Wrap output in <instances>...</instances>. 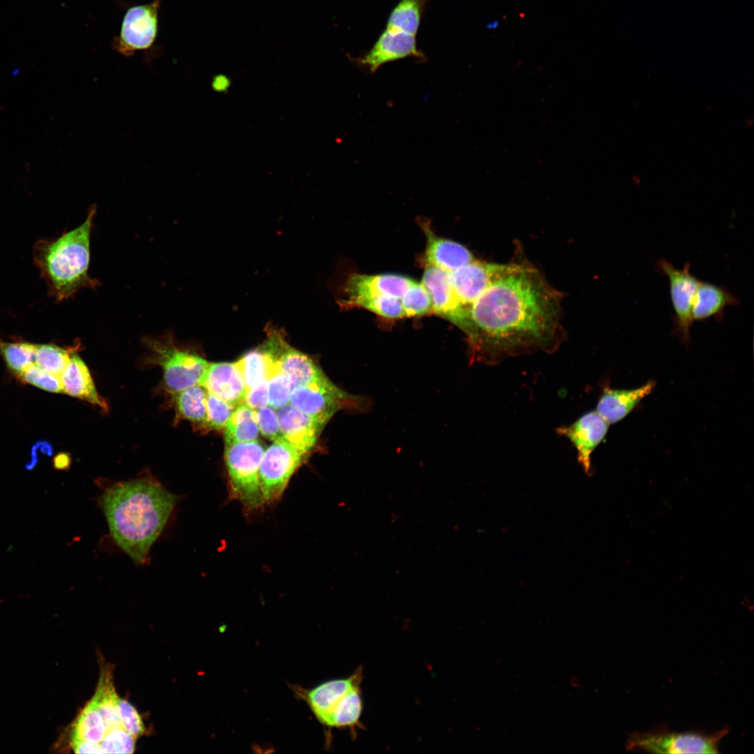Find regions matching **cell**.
Returning <instances> with one entry per match:
<instances>
[{"mask_svg":"<svg viewBox=\"0 0 754 754\" xmlns=\"http://www.w3.org/2000/svg\"><path fill=\"white\" fill-rule=\"evenodd\" d=\"M656 268L658 273L668 279L675 329L680 337L688 341L693 322V298L700 280L690 273L689 263H686L682 269H678L666 259L660 258L656 262Z\"/></svg>","mask_w":754,"mask_h":754,"instance_id":"30bf717a","label":"cell"},{"mask_svg":"<svg viewBox=\"0 0 754 754\" xmlns=\"http://www.w3.org/2000/svg\"><path fill=\"white\" fill-rule=\"evenodd\" d=\"M179 496L150 475L107 487L98 498L114 540L136 564H145Z\"/></svg>","mask_w":754,"mask_h":754,"instance_id":"7a4b0ae2","label":"cell"},{"mask_svg":"<svg viewBox=\"0 0 754 754\" xmlns=\"http://www.w3.org/2000/svg\"><path fill=\"white\" fill-rule=\"evenodd\" d=\"M400 300L405 317L422 316L432 312L430 295L422 283L415 281Z\"/></svg>","mask_w":754,"mask_h":754,"instance_id":"e575fe53","label":"cell"},{"mask_svg":"<svg viewBox=\"0 0 754 754\" xmlns=\"http://www.w3.org/2000/svg\"><path fill=\"white\" fill-rule=\"evenodd\" d=\"M17 378L23 383L32 385L47 392H64L61 376L43 370L35 363L29 365Z\"/></svg>","mask_w":754,"mask_h":754,"instance_id":"d590c367","label":"cell"},{"mask_svg":"<svg viewBox=\"0 0 754 754\" xmlns=\"http://www.w3.org/2000/svg\"><path fill=\"white\" fill-rule=\"evenodd\" d=\"M264 352L267 357L266 380L269 406L277 410L289 404L292 387L288 378L281 371L278 360L265 350Z\"/></svg>","mask_w":754,"mask_h":754,"instance_id":"4dcf8cb0","label":"cell"},{"mask_svg":"<svg viewBox=\"0 0 754 754\" xmlns=\"http://www.w3.org/2000/svg\"><path fill=\"white\" fill-rule=\"evenodd\" d=\"M499 264L473 261L448 273L452 286L461 303L471 310L476 299L488 286Z\"/></svg>","mask_w":754,"mask_h":754,"instance_id":"e0dca14e","label":"cell"},{"mask_svg":"<svg viewBox=\"0 0 754 754\" xmlns=\"http://www.w3.org/2000/svg\"><path fill=\"white\" fill-rule=\"evenodd\" d=\"M244 404L256 410L269 404L268 388L267 380L247 389Z\"/></svg>","mask_w":754,"mask_h":754,"instance_id":"60d3db41","label":"cell"},{"mask_svg":"<svg viewBox=\"0 0 754 754\" xmlns=\"http://www.w3.org/2000/svg\"><path fill=\"white\" fill-rule=\"evenodd\" d=\"M199 384L235 408L244 402L246 386L234 363L208 364Z\"/></svg>","mask_w":754,"mask_h":754,"instance_id":"5bb4252c","label":"cell"},{"mask_svg":"<svg viewBox=\"0 0 754 754\" xmlns=\"http://www.w3.org/2000/svg\"><path fill=\"white\" fill-rule=\"evenodd\" d=\"M415 281L398 274H351L345 285L346 297L387 295L401 299Z\"/></svg>","mask_w":754,"mask_h":754,"instance_id":"ac0fdd59","label":"cell"},{"mask_svg":"<svg viewBox=\"0 0 754 754\" xmlns=\"http://www.w3.org/2000/svg\"><path fill=\"white\" fill-rule=\"evenodd\" d=\"M609 425L596 411H592L572 424L556 429L559 434L566 436L573 444L577 461L586 474L591 471V454L605 437Z\"/></svg>","mask_w":754,"mask_h":754,"instance_id":"4fadbf2b","label":"cell"},{"mask_svg":"<svg viewBox=\"0 0 754 754\" xmlns=\"http://www.w3.org/2000/svg\"><path fill=\"white\" fill-rule=\"evenodd\" d=\"M143 342L150 353L149 364L162 368L164 383L170 392H177L199 384L209 363L177 345L171 333L145 337Z\"/></svg>","mask_w":754,"mask_h":754,"instance_id":"277c9868","label":"cell"},{"mask_svg":"<svg viewBox=\"0 0 754 754\" xmlns=\"http://www.w3.org/2000/svg\"><path fill=\"white\" fill-rule=\"evenodd\" d=\"M259 431L266 438L275 441L281 436L276 410L270 406L255 410Z\"/></svg>","mask_w":754,"mask_h":754,"instance_id":"ab89813d","label":"cell"},{"mask_svg":"<svg viewBox=\"0 0 754 754\" xmlns=\"http://www.w3.org/2000/svg\"><path fill=\"white\" fill-rule=\"evenodd\" d=\"M429 292L432 312L457 325L467 336L471 332V310L457 297L448 272L426 264L422 282Z\"/></svg>","mask_w":754,"mask_h":754,"instance_id":"8fae6325","label":"cell"},{"mask_svg":"<svg viewBox=\"0 0 754 754\" xmlns=\"http://www.w3.org/2000/svg\"><path fill=\"white\" fill-rule=\"evenodd\" d=\"M282 438L304 456L315 445L323 428L288 404L276 410Z\"/></svg>","mask_w":754,"mask_h":754,"instance_id":"9a60e30c","label":"cell"},{"mask_svg":"<svg viewBox=\"0 0 754 754\" xmlns=\"http://www.w3.org/2000/svg\"><path fill=\"white\" fill-rule=\"evenodd\" d=\"M212 88L217 91H224L230 86V80L223 75H219L212 80Z\"/></svg>","mask_w":754,"mask_h":754,"instance_id":"ee69618b","label":"cell"},{"mask_svg":"<svg viewBox=\"0 0 754 754\" xmlns=\"http://www.w3.org/2000/svg\"><path fill=\"white\" fill-rule=\"evenodd\" d=\"M363 710L360 683L353 686L330 713L324 725L353 728L358 725Z\"/></svg>","mask_w":754,"mask_h":754,"instance_id":"4316f807","label":"cell"},{"mask_svg":"<svg viewBox=\"0 0 754 754\" xmlns=\"http://www.w3.org/2000/svg\"><path fill=\"white\" fill-rule=\"evenodd\" d=\"M78 347L80 343L66 348L51 343H36L35 364L48 373L61 376L71 354L75 352Z\"/></svg>","mask_w":754,"mask_h":754,"instance_id":"d6a6232c","label":"cell"},{"mask_svg":"<svg viewBox=\"0 0 754 754\" xmlns=\"http://www.w3.org/2000/svg\"><path fill=\"white\" fill-rule=\"evenodd\" d=\"M303 457L282 437L274 441L265 450L259 467L265 503H274L281 497Z\"/></svg>","mask_w":754,"mask_h":754,"instance_id":"ba28073f","label":"cell"},{"mask_svg":"<svg viewBox=\"0 0 754 754\" xmlns=\"http://www.w3.org/2000/svg\"><path fill=\"white\" fill-rule=\"evenodd\" d=\"M96 213L94 205L80 226L55 239H39L34 245V265L50 295L57 302L69 299L82 288L99 286L89 274L90 238Z\"/></svg>","mask_w":754,"mask_h":754,"instance_id":"3957f363","label":"cell"},{"mask_svg":"<svg viewBox=\"0 0 754 754\" xmlns=\"http://www.w3.org/2000/svg\"><path fill=\"white\" fill-rule=\"evenodd\" d=\"M362 672V670H357L347 678L327 681L311 689L302 691L300 690L299 693L308 704L318 720L324 725L330 713L344 695L353 686L361 683Z\"/></svg>","mask_w":754,"mask_h":754,"instance_id":"2e32d148","label":"cell"},{"mask_svg":"<svg viewBox=\"0 0 754 754\" xmlns=\"http://www.w3.org/2000/svg\"><path fill=\"white\" fill-rule=\"evenodd\" d=\"M61 379L64 392L98 406L105 411L108 410L107 402L96 389L88 367L76 351L71 354Z\"/></svg>","mask_w":754,"mask_h":754,"instance_id":"ffe728a7","label":"cell"},{"mask_svg":"<svg viewBox=\"0 0 754 754\" xmlns=\"http://www.w3.org/2000/svg\"><path fill=\"white\" fill-rule=\"evenodd\" d=\"M72 748L75 753H101L100 743L82 739H72Z\"/></svg>","mask_w":754,"mask_h":754,"instance_id":"b9f144b4","label":"cell"},{"mask_svg":"<svg viewBox=\"0 0 754 754\" xmlns=\"http://www.w3.org/2000/svg\"><path fill=\"white\" fill-rule=\"evenodd\" d=\"M108 730L102 716L89 701L77 716L73 725L72 739L100 743Z\"/></svg>","mask_w":754,"mask_h":754,"instance_id":"f546056e","label":"cell"},{"mask_svg":"<svg viewBox=\"0 0 754 754\" xmlns=\"http://www.w3.org/2000/svg\"><path fill=\"white\" fill-rule=\"evenodd\" d=\"M249 389L266 380L267 357L263 350H255L245 354L234 363Z\"/></svg>","mask_w":754,"mask_h":754,"instance_id":"836d02e7","label":"cell"},{"mask_svg":"<svg viewBox=\"0 0 754 754\" xmlns=\"http://www.w3.org/2000/svg\"><path fill=\"white\" fill-rule=\"evenodd\" d=\"M264 452L263 444L256 440L226 446L225 461L230 497L239 501L249 510L260 508L265 503L259 480V467Z\"/></svg>","mask_w":754,"mask_h":754,"instance_id":"5b68a950","label":"cell"},{"mask_svg":"<svg viewBox=\"0 0 754 754\" xmlns=\"http://www.w3.org/2000/svg\"><path fill=\"white\" fill-rule=\"evenodd\" d=\"M280 368L291 387L308 384L325 375L313 360L286 342L276 355Z\"/></svg>","mask_w":754,"mask_h":754,"instance_id":"603a6c76","label":"cell"},{"mask_svg":"<svg viewBox=\"0 0 754 754\" xmlns=\"http://www.w3.org/2000/svg\"><path fill=\"white\" fill-rule=\"evenodd\" d=\"M117 709L122 727L134 738L145 734L146 730L137 709L126 700L118 697Z\"/></svg>","mask_w":754,"mask_h":754,"instance_id":"f35d334b","label":"cell"},{"mask_svg":"<svg viewBox=\"0 0 754 754\" xmlns=\"http://www.w3.org/2000/svg\"><path fill=\"white\" fill-rule=\"evenodd\" d=\"M424 229L427 239L426 264L449 273L475 260L471 253L463 245L438 237L429 228Z\"/></svg>","mask_w":754,"mask_h":754,"instance_id":"7402d4cb","label":"cell"},{"mask_svg":"<svg viewBox=\"0 0 754 754\" xmlns=\"http://www.w3.org/2000/svg\"><path fill=\"white\" fill-rule=\"evenodd\" d=\"M36 343L25 341H4L0 338V355L8 369L18 376L35 362Z\"/></svg>","mask_w":754,"mask_h":754,"instance_id":"1f68e13d","label":"cell"},{"mask_svg":"<svg viewBox=\"0 0 754 754\" xmlns=\"http://www.w3.org/2000/svg\"><path fill=\"white\" fill-rule=\"evenodd\" d=\"M498 22L497 20H494V21H491V22L488 24L487 28L491 29H496L498 27Z\"/></svg>","mask_w":754,"mask_h":754,"instance_id":"f6af8a7d","label":"cell"},{"mask_svg":"<svg viewBox=\"0 0 754 754\" xmlns=\"http://www.w3.org/2000/svg\"><path fill=\"white\" fill-rule=\"evenodd\" d=\"M739 299L727 288L710 282L700 281L694 295L692 316L693 320L711 318L721 319L728 306H738Z\"/></svg>","mask_w":754,"mask_h":754,"instance_id":"44dd1931","label":"cell"},{"mask_svg":"<svg viewBox=\"0 0 754 754\" xmlns=\"http://www.w3.org/2000/svg\"><path fill=\"white\" fill-rule=\"evenodd\" d=\"M728 732L727 727L711 734L699 731L678 732L663 725L647 732L630 734L626 748L632 752L651 753H718L719 744Z\"/></svg>","mask_w":754,"mask_h":754,"instance_id":"8992f818","label":"cell"},{"mask_svg":"<svg viewBox=\"0 0 754 754\" xmlns=\"http://www.w3.org/2000/svg\"><path fill=\"white\" fill-rule=\"evenodd\" d=\"M290 404L307 415L323 428L332 416L351 404L352 398L325 376L291 390Z\"/></svg>","mask_w":754,"mask_h":754,"instance_id":"9c48e42d","label":"cell"},{"mask_svg":"<svg viewBox=\"0 0 754 754\" xmlns=\"http://www.w3.org/2000/svg\"><path fill=\"white\" fill-rule=\"evenodd\" d=\"M235 408L220 398L207 392V419L205 430H221L225 426Z\"/></svg>","mask_w":754,"mask_h":754,"instance_id":"8d00e7d4","label":"cell"},{"mask_svg":"<svg viewBox=\"0 0 754 754\" xmlns=\"http://www.w3.org/2000/svg\"><path fill=\"white\" fill-rule=\"evenodd\" d=\"M71 464V457L68 453L61 452L56 455L53 459V466L57 470L67 471Z\"/></svg>","mask_w":754,"mask_h":754,"instance_id":"7bdbcfd3","label":"cell"},{"mask_svg":"<svg viewBox=\"0 0 754 754\" xmlns=\"http://www.w3.org/2000/svg\"><path fill=\"white\" fill-rule=\"evenodd\" d=\"M224 429L226 446L256 441L260 431L255 410L245 404L237 406Z\"/></svg>","mask_w":754,"mask_h":754,"instance_id":"484cf974","label":"cell"},{"mask_svg":"<svg viewBox=\"0 0 754 754\" xmlns=\"http://www.w3.org/2000/svg\"><path fill=\"white\" fill-rule=\"evenodd\" d=\"M427 0H400L390 12L386 29L416 36Z\"/></svg>","mask_w":754,"mask_h":754,"instance_id":"83f0119b","label":"cell"},{"mask_svg":"<svg viewBox=\"0 0 754 754\" xmlns=\"http://www.w3.org/2000/svg\"><path fill=\"white\" fill-rule=\"evenodd\" d=\"M409 57L425 60V55L417 47L415 36L386 29L367 53L351 60L374 73L386 63Z\"/></svg>","mask_w":754,"mask_h":754,"instance_id":"7c38bea8","label":"cell"},{"mask_svg":"<svg viewBox=\"0 0 754 754\" xmlns=\"http://www.w3.org/2000/svg\"><path fill=\"white\" fill-rule=\"evenodd\" d=\"M654 387L650 381L645 385L630 390H616L605 387L600 396L596 412L609 424L616 423L626 417Z\"/></svg>","mask_w":754,"mask_h":754,"instance_id":"d6986e66","label":"cell"},{"mask_svg":"<svg viewBox=\"0 0 754 754\" xmlns=\"http://www.w3.org/2000/svg\"><path fill=\"white\" fill-rule=\"evenodd\" d=\"M161 0L130 7L125 13L119 34L112 40V49L131 57L140 50L151 48L158 29Z\"/></svg>","mask_w":754,"mask_h":754,"instance_id":"52a82bcc","label":"cell"},{"mask_svg":"<svg viewBox=\"0 0 754 754\" xmlns=\"http://www.w3.org/2000/svg\"><path fill=\"white\" fill-rule=\"evenodd\" d=\"M100 744L101 753H133L135 738L119 727L108 730Z\"/></svg>","mask_w":754,"mask_h":754,"instance_id":"74e56055","label":"cell"},{"mask_svg":"<svg viewBox=\"0 0 754 754\" xmlns=\"http://www.w3.org/2000/svg\"><path fill=\"white\" fill-rule=\"evenodd\" d=\"M341 307H362L387 318H404L401 300L387 295H363L340 300Z\"/></svg>","mask_w":754,"mask_h":754,"instance_id":"f1b7e54d","label":"cell"},{"mask_svg":"<svg viewBox=\"0 0 754 754\" xmlns=\"http://www.w3.org/2000/svg\"><path fill=\"white\" fill-rule=\"evenodd\" d=\"M112 678L110 669L102 668L95 693L90 700L102 716L108 730L122 727L117 709L119 696Z\"/></svg>","mask_w":754,"mask_h":754,"instance_id":"d4e9b609","label":"cell"},{"mask_svg":"<svg viewBox=\"0 0 754 754\" xmlns=\"http://www.w3.org/2000/svg\"><path fill=\"white\" fill-rule=\"evenodd\" d=\"M207 391L200 384L182 391L171 393L175 409V420H186L196 429L205 430L207 419L206 396Z\"/></svg>","mask_w":754,"mask_h":754,"instance_id":"cb8c5ba5","label":"cell"},{"mask_svg":"<svg viewBox=\"0 0 754 754\" xmlns=\"http://www.w3.org/2000/svg\"><path fill=\"white\" fill-rule=\"evenodd\" d=\"M561 296L533 267L499 265L471 308L474 359L491 364L560 343Z\"/></svg>","mask_w":754,"mask_h":754,"instance_id":"6da1fadb","label":"cell"}]
</instances>
